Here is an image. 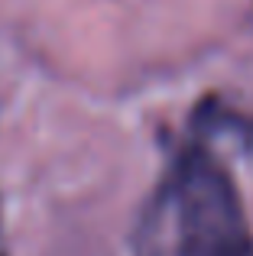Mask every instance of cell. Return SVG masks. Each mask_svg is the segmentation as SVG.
Here are the masks:
<instances>
[{
	"mask_svg": "<svg viewBox=\"0 0 253 256\" xmlns=\"http://www.w3.org/2000/svg\"><path fill=\"white\" fill-rule=\"evenodd\" d=\"M172 194L178 256H253L240 194L208 152H185Z\"/></svg>",
	"mask_w": 253,
	"mask_h": 256,
	"instance_id": "1",
	"label": "cell"
},
{
	"mask_svg": "<svg viewBox=\"0 0 253 256\" xmlns=\"http://www.w3.org/2000/svg\"><path fill=\"white\" fill-rule=\"evenodd\" d=\"M0 256H4V253H0Z\"/></svg>",
	"mask_w": 253,
	"mask_h": 256,
	"instance_id": "2",
	"label": "cell"
}]
</instances>
